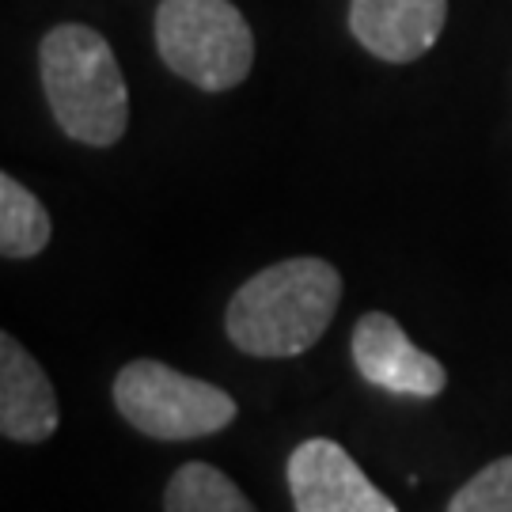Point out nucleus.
<instances>
[{
  "instance_id": "423d86ee",
  "label": "nucleus",
  "mask_w": 512,
  "mask_h": 512,
  "mask_svg": "<svg viewBox=\"0 0 512 512\" xmlns=\"http://www.w3.org/2000/svg\"><path fill=\"white\" fill-rule=\"evenodd\" d=\"M349 353H353L357 372L365 376V384L380 387L387 395L437 399L448 384L444 365L414 346L406 330L399 327V319H391L387 311H365L353 323Z\"/></svg>"
},
{
  "instance_id": "9d476101",
  "label": "nucleus",
  "mask_w": 512,
  "mask_h": 512,
  "mask_svg": "<svg viewBox=\"0 0 512 512\" xmlns=\"http://www.w3.org/2000/svg\"><path fill=\"white\" fill-rule=\"evenodd\" d=\"M50 243V213L27 186L0 175V255L19 262L35 258Z\"/></svg>"
},
{
  "instance_id": "0eeeda50",
  "label": "nucleus",
  "mask_w": 512,
  "mask_h": 512,
  "mask_svg": "<svg viewBox=\"0 0 512 512\" xmlns=\"http://www.w3.org/2000/svg\"><path fill=\"white\" fill-rule=\"evenodd\" d=\"M448 0H349V31L372 57L410 65L437 46Z\"/></svg>"
},
{
  "instance_id": "6e6552de",
  "label": "nucleus",
  "mask_w": 512,
  "mask_h": 512,
  "mask_svg": "<svg viewBox=\"0 0 512 512\" xmlns=\"http://www.w3.org/2000/svg\"><path fill=\"white\" fill-rule=\"evenodd\" d=\"M57 421L54 384L12 334H0V433L16 444H42L57 433Z\"/></svg>"
},
{
  "instance_id": "7ed1b4c3",
  "label": "nucleus",
  "mask_w": 512,
  "mask_h": 512,
  "mask_svg": "<svg viewBox=\"0 0 512 512\" xmlns=\"http://www.w3.org/2000/svg\"><path fill=\"white\" fill-rule=\"evenodd\" d=\"M156 50L202 92L239 88L255 65V35L232 0H160Z\"/></svg>"
},
{
  "instance_id": "39448f33",
  "label": "nucleus",
  "mask_w": 512,
  "mask_h": 512,
  "mask_svg": "<svg viewBox=\"0 0 512 512\" xmlns=\"http://www.w3.org/2000/svg\"><path fill=\"white\" fill-rule=\"evenodd\" d=\"M285 478L296 512H399L338 440L311 437L296 444Z\"/></svg>"
},
{
  "instance_id": "1a4fd4ad",
  "label": "nucleus",
  "mask_w": 512,
  "mask_h": 512,
  "mask_svg": "<svg viewBox=\"0 0 512 512\" xmlns=\"http://www.w3.org/2000/svg\"><path fill=\"white\" fill-rule=\"evenodd\" d=\"M164 512H258L247 494L213 463H183L167 478Z\"/></svg>"
},
{
  "instance_id": "9b49d317",
  "label": "nucleus",
  "mask_w": 512,
  "mask_h": 512,
  "mask_svg": "<svg viewBox=\"0 0 512 512\" xmlns=\"http://www.w3.org/2000/svg\"><path fill=\"white\" fill-rule=\"evenodd\" d=\"M448 512H512V456L486 463L471 482H463Z\"/></svg>"
},
{
  "instance_id": "f257e3e1",
  "label": "nucleus",
  "mask_w": 512,
  "mask_h": 512,
  "mask_svg": "<svg viewBox=\"0 0 512 512\" xmlns=\"http://www.w3.org/2000/svg\"><path fill=\"white\" fill-rule=\"evenodd\" d=\"M338 304L342 274L330 262L285 258L239 285V293L228 300L224 330L239 353L285 361L308 353L327 334Z\"/></svg>"
},
{
  "instance_id": "f03ea898",
  "label": "nucleus",
  "mask_w": 512,
  "mask_h": 512,
  "mask_svg": "<svg viewBox=\"0 0 512 512\" xmlns=\"http://www.w3.org/2000/svg\"><path fill=\"white\" fill-rule=\"evenodd\" d=\"M42 92L61 133L88 148H110L129 126V88L110 42L95 27L61 23L38 46Z\"/></svg>"
},
{
  "instance_id": "20e7f679",
  "label": "nucleus",
  "mask_w": 512,
  "mask_h": 512,
  "mask_svg": "<svg viewBox=\"0 0 512 512\" xmlns=\"http://www.w3.org/2000/svg\"><path fill=\"white\" fill-rule=\"evenodd\" d=\"M118 414L152 440L213 437L236 421V399L217 384L194 380L164 361H129L114 376Z\"/></svg>"
}]
</instances>
